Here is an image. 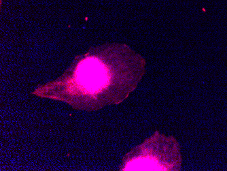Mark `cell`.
Here are the masks:
<instances>
[{
	"label": "cell",
	"mask_w": 227,
	"mask_h": 171,
	"mask_svg": "<svg viewBox=\"0 0 227 171\" xmlns=\"http://www.w3.org/2000/svg\"><path fill=\"white\" fill-rule=\"evenodd\" d=\"M76 76L81 85L92 91L106 87L109 81L108 70L95 58H88L80 63Z\"/></svg>",
	"instance_id": "obj_1"
}]
</instances>
